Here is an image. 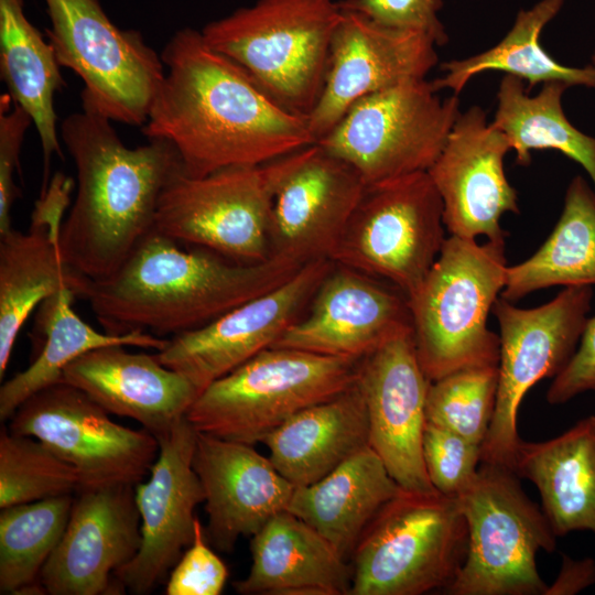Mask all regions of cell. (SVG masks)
I'll return each mask as SVG.
<instances>
[{"instance_id":"obj_6","label":"cell","mask_w":595,"mask_h":595,"mask_svg":"<svg viewBox=\"0 0 595 595\" xmlns=\"http://www.w3.org/2000/svg\"><path fill=\"white\" fill-rule=\"evenodd\" d=\"M360 360L270 347L209 383L185 416L197 432L263 443L301 410L354 385Z\"/></svg>"},{"instance_id":"obj_3","label":"cell","mask_w":595,"mask_h":595,"mask_svg":"<svg viewBox=\"0 0 595 595\" xmlns=\"http://www.w3.org/2000/svg\"><path fill=\"white\" fill-rule=\"evenodd\" d=\"M153 229L86 300L110 334L178 335L221 316L291 278L302 266L270 258L241 263Z\"/></svg>"},{"instance_id":"obj_21","label":"cell","mask_w":595,"mask_h":595,"mask_svg":"<svg viewBox=\"0 0 595 595\" xmlns=\"http://www.w3.org/2000/svg\"><path fill=\"white\" fill-rule=\"evenodd\" d=\"M511 150L504 132L473 106L461 112L447 141L428 170L443 204V223L451 236L505 241L501 216L519 213L516 190L508 182L504 159Z\"/></svg>"},{"instance_id":"obj_5","label":"cell","mask_w":595,"mask_h":595,"mask_svg":"<svg viewBox=\"0 0 595 595\" xmlns=\"http://www.w3.org/2000/svg\"><path fill=\"white\" fill-rule=\"evenodd\" d=\"M339 18L335 0H258L201 32L281 106L307 118L325 84Z\"/></svg>"},{"instance_id":"obj_15","label":"cell","mask_w":595,"mask_h":595,"mask_svg":"<svg viewBox=\"0 0 595 595\" xmlns=\"http://www.w3.org/2000/svg\"><path fill=\"white\" fill-rule=\"evenodd\" d=\"M269 258L304 266L332 256L366 184L317 143L275 160Z\"/></svg>"},{"instance_id":"obj_27","label":"cell","mask_w":595,"mask_h":595,"mask_svg":"<svg viewBox=\"0 0 595 595\" xmlns=\"http://www.w3.org/2000/svg\"><path fill=\"white\" fill-rule=\"evenodd\" d=\"M263 443L274 467L295 487L329 474L369 446L367 408L357 380L294 414Z\"/></svg>"},{"instance_id":"obj_32","label":"cell","mask_w":595,"mask_h":595,"mask_svg":"<svg viewBox=\"0 0 595 595\" xmlns=\"http://www.w3.org/2000/svg\"><path fill=\"white\" fill-rule=\"evenodd\" d=\"M595 284V191L580 175L570 183L559 221L527 260L507 268L500 298L516 302L553 285Z\"/></svg>"},{"instance_id":"obj_2","label":"cell","mask_w":595,"mask_h":595,"mask_svg":"<svg viewBox=\"0 0 595 595\" xmlns=\"http://www.w3.org/2000/svg\"><path fill=\"white\" fill-rule=\"evenodd\" d=\"M110 122L83 107L61 125L77 190L62 224L60 248L64 261L93 281L113 273L152 230L164 187L183 171L169 141L150 139L131 149Z\"/></svg>"},{"instance_id":"obj_22","label":"cell","mask_w":595,"mask_h":595,"mask_svg":"<svg viewBox=\"0 0 595 595\" xmlns=\"http://www.w3.org/2000/svg\"><path fill=\"white\" fill-rule=\"evenodd\" d=\"M72 187L69 177L56 173L35 204L29 230L12 227L0 234L1 379L17 336L36 306L63 291L86 300L93 280L73 270L60 248Z\"/></svg>"},{"instance_id":"obj_29","label":"cell","mask_w":595,"mask_h":595,"mask_svg":"<svg viewBox=\"0 0 595 595\" xmlns=\"http://www.w3.org/2000/svg\"><path fill=\"white\" fill-rule=\"evenodd\" d=\"M402 490L381 458L367 446L317 482L295 487L288 511L350 561L366 528Z\"/></svg>"},{"instance_id":"obj_4","label":"cell","mask_w":595,"mask_h":595,"mask_svg":"<svg viewBox=\"0 0 595 595\" xmlns=\"http://www.w3.org/2000/svg\"><path fill=\"white\" fill-rule=\"evenodd\" d=\"M505 241L450 236L408 298L416 355L430 381L455 370L498 365L499 335L487 317L507 277Z\"/></svg>"},{"instance_id":"obj_11","label":"cell","mask_w":595,"mask_h":595,"mask_svg":"<svg viewBox=\"0 0 595 595\" xmlns=\"http://www.w3.org/2000/svg\"><path fill=\"white\" fill-rule=\"evenodd\" d=\"M444 227L442 199L428 172L366 185L331 260L409 298L437 259Z\"/></svg>"},{"instance_id":"obj_24","label":"cell","mask_w":595,"mask_h":595,"mask_svg":"<svg viewBox=\"0 0 595 595\" xmlns=\"http://www.w3.org/2000/svg\"><path fill=\"white\" fill-rule=\"evenodd\" d=\"M192 464L205 494L207 539L224 552L288 510L295 489L247 443L197 432Z\"/></svg>"},{"instance_id":"obj_14","label":"cell","mask_w":595,"mask_h":595,"mask_svg":"<svg viewBox=\"0 0 595 595\" xmlns=\"http://www.w3.org/2000/svg\"><path fill=\"white\" fill-rule=\"evenodd\" d=\"M101 405L67 382H56L28 398L9 419L8 429L32 436L71 464L79 487L136 486L149 476L159 441L145 429L112 421Z\"/></svg>"},{"instance_id":"obj_30","label":"cell","mask_w":595,"mask_h":595,"mask_svg":"<svg viewBox=\"0 0 595 595\" xmlns=\"http://www.w3.org/2000/svg\"><path fill=\"white\" fill-rule=\"evenodd\" d=\"M54 48L28 20L23 0H0V72L12 100L31 117L44 156L46 186L51 158H62L54 94L64 86Z\"/></svg>"},{"instance_id":"obj_40","label":"cell","mask_w":595,"mask_h":595,"mask_svg":"<svg viewBox=\"0 0 595 595\" xmlns=\"http://www.w3.org/2000/svg\"><path fill=\"white\" fill-rule=\"evenodd\" d=\"M442 0H342V9L361 12L387 26L415 31L430 36L436 45L448 41L437 12Z\"/></svg>"},{"instance_id":"obj_37","label":"cell","mask_w":595,"mask_h":595,"mask_svg":"<svg viewBox=\"0 0 595 595\" xmlns=\"http://www.w3.org/2000/svg\"><path fill=\"white\" fill-rule=\"evenodd\" d=\"M498 365L472 366L430 382L426 421L483 445L494 415Z\"/></svg>"},{"instance_id":"obj_28","label":"cell","mask_w":595,"mask_h":595,"mask_svg":"<svg viewBox=\"0 0 595 595\" xmlns=\"http://www.w3.org/2000/svg\"><path fill=\"white\" fill-rule=\"evenodd\" d=\"M511 470L538 488L556 537L595 533V415L551 440H520Z\"/></svg>"},{"instance_id":"obj_33","label":"cell","mask_w":595,"mask_h":595,"mask_svg":"<svg viewBox=\"0 0 595 595\" xmlns=\"http://www.w3.org/2000/svg\"><path fill=\"white\" fill-rule=\"evenodd\" d=\"M564 0H541L520 10L507 35L494 47L463 60L441 64L445 74L432 80L436 91L448 88L458 95L469 79L482 72L502 71L529 83L563 82L569 86L595 88V66L570 67L558 63L540 44L543 28L560 11Z\"/></svg>"},{"instance_id":"obj_10","label":"cell","mask_w":595,"mask_h":595,"mask_svg":"<svg viewBox=\"0 0 595 595\" xmlns=\"http://www.w3.org/2000/svg\"><path fill=\"white\" fill-rule=\"evenodd\" d=\"M60 66L84 82L82 106L111 121L143 126L165 66L132 30H121L98 0H44Z\"/></svg>"},{"instance_id":"obj_17","label":"cell","mask_w":595,"mask_h":595,"mask_svg":"<svg viewBox=\"0 0 595 595\" xmlns=\"http://www.w3.org/2000/svg\"><path fill=\"white\" fill-rule=\"evenodd\" d=\"M434 41L420 32L378 23L340 8L322 94L306 118L315 143L360 98L410 79L437 64Z\"/></svg>"},{"instance_id":"obj_34","label":"cell","mask_w":595,"mask_h":595,"mask_svg":"<svg viewBox=\"0 0 595 595\" xmlns=\"http://www.w3.org/2000/svg\"><path fill=\"white\" fill-rule=\"evenodd\" d=\"M569 87L563 82L543 83L531 97L522 78L507 74L499 85L491 125L506 134L518 164L529 165L532 150H558L585 169L595 188V138L565 117L561 100Z\"/></svg>"},{"instance_id":"obj_13","label":"cell","mask_w":595,"mask_h":595,"mask_svg":"<svg viewBox=\"0 0 595 595\" xmlns=\"http://www.w3.org/2000/svg\"><path fill=\"white\" fill-rule=\"evenodd\" d=\"M275 160L201 177L175 174L159 199L153 230L241 263L269 258Z\"/></svg>"},{"instance_id":"obj_1","label":"cell","mask_w":595,"mask_h":595,"mask_svg":"<svg viewBox=\"0 0 595 595\" xmlns=\"http://www.w3.org/2000/svg\"><path fill=\"white\" fill-rule=\"evenodd\" d=\"M161 58L165 75L142 132L169 141L186 175L262 165L315 143L305 117L207 45L201 31L178 30Z\"/></svg>"},{"instance_id":"obj_38","label":"cell","mask_w":595,"mask_h":595,"mask_svg":"<svg viewBox=\"0 0 595 595\" xmlns=\"http://www.w3.org/2000/svg\"><path fill=\"white\" fill-rule=\"evenodd\" d=\"M422 455L433 488L456 498L475 478L482 464V445L426 421Z\"/></svg>"},{"instance_id":"obj_23","label":"cell","mask_w":595,"mask_h":595,"mask_svg":"<svg viewBox=\"0 0 595 595\" xmlns=\"http://www.w3.org/2000/svg\"><path fill=\"white\" fill-rule=\"evenodd\" d=\"M310 304L272 347L360 360L412 326L403 292L336 263Z\"/></svg>"},{"instance_id":"obj_8","label":"cell","mask_w":595,"mask_h":595,"mask_svg":"<svg viewBox=\"0 0 595 595\" xmlns=\"http://www.w3.org/2000/svg\"><path fill=\"white\" fill-rule=\"evenodd\" d=\"M518 478L509 468L482 463L456 497L467 526V548L447 594L545 595L537 555L555 550L556 536Z\"/></svg>"},{"instance_id":"obj_39","label":"cell","mask_w":595,"mask_h":595,"mask_svg":"<svg viewBox=\"0 0 595 595\" xmlns=\"http://www.w3.org/2000/svg\"><path fill=\"white\" fill-rule=\"evenodd\" d=\"M228 570L207 543L199 520L191 545L171 570L166 583L167 595H219L227 582Z\"/></svg>"},{"instance_id":"obj_20","label":"cell","mask_w":595,"mask_h":595,"mask_svg":"<svg viewBox=\"0 0 595 595\" xmlns=\"http://www.w3.org/2000/svg\"><path fill=\"white\" fill-rule=\"evenodd\" d=\"M369 446L405 491H436L428 477L422 441L430 380L415 349L412 326L400 331L360 360Z\"/></svg>"},{"instance_id":"obj_36","label":"cell","mask_w":595,"mask_h":595,"mask_svg":"<svg viewBox=\"0 0 595 595\" xmlns=\"http://www.w3.org/2000/svg\"><path fill=\"white\" fill-rule=\"evenodd\" d=\"M80 486L77 470L40 440L0 431V509L73 495Z\"/></svg>"},{"instance_id":"obj_43","label":"cell","mask_w":595,"mask_h":595,"mask_svg":"<svg viewBox=\"0 0 595 595\" xmlns=\"http://www.w3.org/2000/svg\"><path fill=\"white\" fill-rule=\"evenodd\" d=\"M562 564L560 575L548 586L545 595L574 594L595 581V565L592 560L575 562L564 556Z\"/></svg>"},{"instance_id":"obj_41","label":"cell","mask_w":595,"mask_h":595,"mask_svg":"<svg viewBox=\"0 0 595 595\" xmlns=\"http://www.w3.org/2000/svg\"><path fill=\"white\" fill-rule=\"evenodd\" d=\"M33 123L31 117L9 94L0 98V234L12 228L11 208L20 188L14 174L19 170V156L25 132Z\"/></svg>"},{"instance_id":"obj_7","label":"cell","mask_w":595,"mask_h":595,"mask_svg":"<svg viewBox=\"0 0 595 595\" xmlns=\"http://www.w3.org/2000/svg\"><path fill=\"white\" fill-rule=\"evenodd\" d=\"M467 526L456 498L402 490L360 537L349 595H421L444 589L464 562Z\"/></svg>"},{"instance_id":"obj_26","label":"cell","mask_w":595,"mask_h":595,"mask_svg":"<svg viewBox=\"0 0 595 595\" xmlns=\"http://www.w3.org/2000/svg\"><path fill=\"white\" fill-rule=\"evenodd\" d=\"M251 566L234 587L244 595H348L351 566L315 529L288 510L251 537Z\"/></svg>"},{"instance_id":"obj_44","label":"cell","mask_w":595,"mask_h":595,"mask_svg":"<svg viewBox=\"0 0 595 595\" xmlns=\"http://www.w3.org/2000/svg\"><path fill=\"white\" fill-rule=\"evenodd\" d=\"M592 65L595 66V52H594V54H593V56H592Z\"/></svg>"},{"instance_id":"obj_42","label":"cell","mask_w":595,"mask_h":595,"mask_svg":"<svg viewBox=\"0 0 595 595\" xmlns=\"http://www.w3.org/2000/svg\"><path fill=\"white\" fill-rule=\"evenodd\" d=\"M586 391H595V316L587 318L578 346L554 377L547 400L561 404Z\"/></svg>"},{"instance_id":"obj_25","label":"cell","mask_w":595,"mask_h":595,"mask_svg":"<svg viewBox=\"0 0 595 595\" xmlns=\"http://www.w3.org/2000/svg\"><path fill=\"white\" fill-rule=\"evenodd\" d=\"M126 347L87 351L64 369L62 381L83 390L110 414L136 420L158 440L186 415L199 390L156 354Z\"/></svg>"},{"instance_id":"obj_12","label":"cell","mask_w":595,"mask_h":595,"mask_svg":"<svg viewBox=\"0 0 595 595\" xmlns=\"http://www.w3.org/2000/svg\"><path fill=\"white\" fill-rule=\"evenodd\" d=\"M591 285L566 286L550 302L520 309L498 298V389L494 415L482 445V463L511 469L520 442L521 401L543 378L555 377L575 353L591 310Z\"/></svg>"},{"instance_id":"obj_19","label":"cell","mask_w":595,"mask_h":595,"mask_svg":"<svg viewBox=\"0 0 595 595\" xmlns=\"http://www.w3.org/2000/svg\"><path fill=\"white\" fill-rule=\"evenodd\" d=\"M66 529L39 576L50 595L119 594L115 572L138 553L141 518L134 486L79 487Z\"/></svg>"},{"instance_id":"obj_16","label":"cell","mask_w":595,"mask_h":595,"mask_svg":"<svg viewBox=\"0 0 595 595\" xmlns=\"http://www.w3.org/2000/svg\"><path fill=\"white\" fill-rule=\"evenodd\" d=\"M329 259L302 266L291 278L208 324L169 338L158 359L199 390L272 347L302 315L333 268Z\"/></svg>"},{"instance_id":"obj_35","label":"cell","mask_w":595,"mask_h":595,"mask_svg":"<svg viewBox=\"0 0 595 595\" xmlns=\"http://www.w3.org/2000/svg\"><path fill=\"white\" fill-rule=\"evenodd\" d=\"M73 501L64 495L1 509V594H46L39 576L66 529Z\"/></svg>"},{"instance_id":"obj_18","label":"cell","mask_w":595,"mask_h":595,"mask_svg":"<svg viewBox=\"0 0 595 595\" xmlns=\"http://www.w3.org/2000/svg\"><path fill=\"white\" fill-rule=\"evenodd\" d=\"M196 430L186 416L159 437V455L145 482L134 486L142 542L137 555L115 572L116 581L133 594L153 591L193 542L194 510L205 494L193 468Z\"/></svg>"},{"instance_id":"obj_31","label":"cell","mask_w":595,"mask_h":595,"mask_svg":"<svg viewBox=\"0 0 595 595\" xmlns=\"http://www.w3.org/2000/svg\"><path fill=\"white\" fill-rule=\"evenodd\" d=\"M76 296L63 291L40 306L37 333L43 337L40 351L23 371L0 388V420H9L14 411L35 392L62 381L64 369L89 350L105 346H132L162 350L169 338L145 332L110 334L99 332L74 312Z\"/></svg>"},{"instance_id":"obj_9","label":"cell","mask_w":595,"mask_h":595,"mask_svg":"<svg viewBox=\"0 0 595 595\" xmlns=\"http://www.w3.org/2000/svg\"><path fill=\"white\" fill-rule=\"evenodd\" d=\"M459 115L458 95L442 99L432 82L410 79L357 100L316 143L374 185L428 172Z\"/></svg>"}]
</instances>
